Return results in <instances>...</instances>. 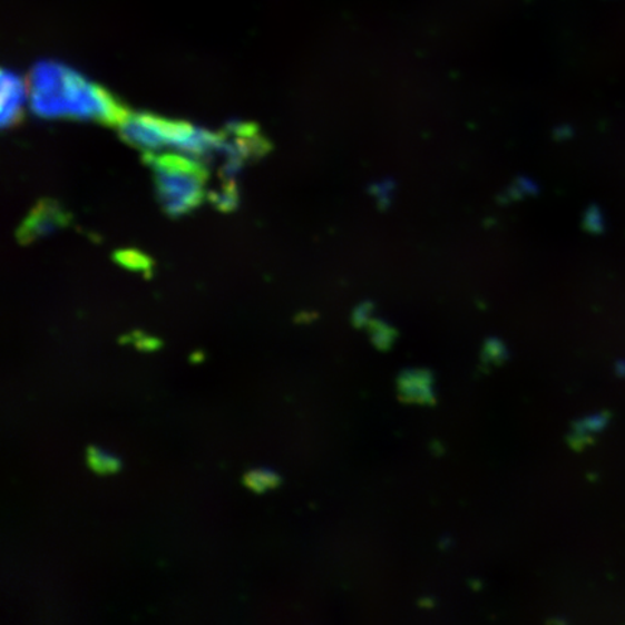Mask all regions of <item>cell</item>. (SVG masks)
Instances as JSON below:
<instances>
[{
	"label": "cell",
	"instance_id": "1",
	"mask_svg": "<svg viewBox=\"0 0 625 625\" xmlns=\"http://www.w3.org/2000/svg\"><path fill=\"white\" fill-rule=\"evenodd\" d=\"M28 89L33 114L42 118L91 119L119 128L130 116L105 87L60 62H38L29 75Z\"/></svg>",
	"mask_w": 625,
	"mask_h": 625
},
{
	"label": "cell",
	"instance_id": "2",
	"mask_svg": "<svg viewBox=\"0 0 625 625\" xmlns=\"http://www.w3.org/2000/svg\"><path fill=\"white\" fill-rule=\"evenodd\" d=\"M119 134L126 143L144 153H158L168 148L193 157L221 153L226 139L225 133H211L184 120L152 114H130L119 126Z\"/></svg>",
	"mask_w": 625,
	"mask_h": 625
},
{
	"label": "cell",
	"instance_id": "3",
	"mask_svg": "<svg viewBox=\"0 0 625 625\" xmlns=\"http://www.w3.org/2000/svg\"><path fill=\"white\" fill-rule=\"evenodd\" d=\"M159 202L167 215L177 217L193 211L205 198L208 172L154 168Z\"/></svg>",
	"mask_w": 625,
	"mask_h": 625
},
{
	"label": "cell",
	"instance_id": "4",
	"mask_svg": "<svg viewBox=\"0 0 625 625\" xmlns=\"http://www.w3.org/2000/svg\"><path fill=\"white\" fill-rule=\"evenodd\" d=\"M69 215L58 206V203L41 201L22 222L18 230V240L21 244H29L38 237L69 225Z\"/></svg>",
	"mask_w": 625,
	"mask_h": 625
},
{
	"label": "cell",
	"instance_id": "5",
	"mask_svg": "<svg viewBox=\"0 0 625 625\" xmlns=\"http://www.w3.org/2000/svg\"><path fill=\"white\" fill-rule=\"evenodd\" d=\"M397 391L407 404L436 403L434 377L429 370H404L397 378Z\"/></svg>",
	"mask_w": 625,
	"mask_h": 625
},
{
	"label": "cell",
	"instance_id": "6",
	"mask_svg": "<svg viewBox=\"0 0 625 625\" xmlns=\"http://www.w3.org/2000/svg\"><path fill=\"white\" fill-rule=\"evenodd\" d=\"M26 86L14 72L2 70V126L9 128L18 124L23 115Z\"/></svg>",
	"mask_w": 625,
	"mask_h": 625
},
{
	"label": "cell",
	"instance_id": "7",
	"mask_svg": "<svg viewBox=\"0 0 625 625\" xmlns=\"http://www.w3.org/2000/svg\"><path fill=\"white\" fill-rule=\"evenodd\" d=\"M87 465L98 475H114L120 472L124 463L118 455L109 452L100 446L91 445L86 450Z\"/></svg>",
	"mask_w": 625,
	"mask_h": 625
},
{
	"label": "cell",
	"instance_id": "8",
	"mask_svg": "<svg viewBox=\"0 0 625 625\" xmlns=\"http://www.w3.org/2000/svg\"><path fill=\"white\" fill-rule=\"evenodd\" d=\"M281 475L268 467L251 469L244 475V486L255 494H264L281 486Z\"/></svg>",
	"mask_w": 625,
	"mask_h": 625
},
{
	"label": "cell",
	"instance_id": "9",
	"mask_svg": "<svg viewBox=\"0 0 625 625\" xmlns=\"http://www.w3.org/2000/svg\"><path fill=\"white\" fill-rule=\"evenodd\" d=\"M116 263L133 271L152 270V260L147 255L140 254L138 251H119L115 254Z\"/></svg>",
	"mask_w": 625,
	"mask_h": 625
},
{
	"label": "cell",
	"instance_id": "10",
	"mask_svg": "<svg viewBox=\"0 0 625 625\" xmlns=\"http://www.w3.org/2000/svg\"><path fill=\"white\" fill-rule=\"evenodd\" d=\"M370 331H371V342L378 349H382V351H387L392 345H394L395 341V331L390 326V324L381 323V322H372L370 323Z\"/></svg>",
	"mask_w": 625,
	"mask_h": 625
},
{
	"label": "cell",
	"instance_id": "11",
	"mask_svg": "<svg viewBox=\"0 0 625 625\" xmlns=\"http://www.w3.org/2000/svg\"><path fill=\"white\" fill-rule=\"evenodd\" d=\"M507 360L508 351L506 345L498 341V339H488L482 352V362L486 363V367L502 365Z\"/></svg>",
	"mask_w": 625,
	"mask_h": 625
},
{
	"label": "cell",
	"instance_id": "12",
	"mask_svg": "<svg viewBox=\"0 0 625 625\" xmlns=\"http://www.w3.org/2000/svg\"><path fill=\"white\" fill-rule=\"evenodd\" d=\"M128 341H133L135 346H137L138 351L140 352H155L158 351L159 348L163 346V342L155 336H148L143 332H137V336L134 339H128Z\"/></svg>",
	"mask_w": 625,
	"mask_h": 625
}]
</instances>
